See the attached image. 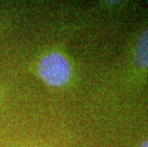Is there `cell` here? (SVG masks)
<instances>
[{
    "label": "cell",
    "mask_w": 148,
    "mask_h": 147,
    "mask_svg": "<svg viewBox=\"0 0 148 147\" xmlns=\"http://www.w3.org/2000/svg\"><path fill=\"white\" fill-rule=\"evenodd\" d=\"M37 74L48 86L61 87L71 79L72 68L68 59L61 53L50 52L39 60Z\"/></svg>",
    "instance_id": "cell-1"
},
{
    "label": "cell",
    "mask_w": 148,
    "mask_h": 147,
    "mask_svg": "<svg viewBox=\"0 0 148 147\" xmlns=\"http://www.w3.org/2000/svg\"><path fill=\"white\" fill-rule=\"evenodd\" d=\"M135 62L138 67H148V27L138 38L135 50Z\"/></svg>",
    "instance_id": "cell-2"
},
{
    "label": "cell",
    "mask_w": 148,
    "mask_h": 147,
    "mask_svg": "<svg viewBox=\"0 0 148 147\" xmlns=\"http://www.w3.org/2000/svg\"><path fill=\"white\" fill-rule=\"evenodd\" d=\"M140 147H148V139H147V140H145V142H143V143H141Z\"/></svg>",
    "instance_id": "cell-3"
}]
</instances>
